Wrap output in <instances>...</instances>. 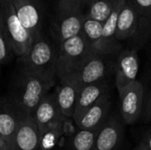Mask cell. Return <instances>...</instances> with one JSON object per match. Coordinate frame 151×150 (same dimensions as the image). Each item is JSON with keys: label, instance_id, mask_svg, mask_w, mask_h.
Listing matches in <instances>:
<instances>
[{"label": "cell", "instance_id": "6da1fadb", "mask_svg": "<svg viewBox=\"0 0 151 150\" xmlns=\"http://www.w3.org/2000/svg\"><path fill=\"white\" fill-rule=\"evenodd\" d=\"M55 85L56 81L41 78L19 66L8 96L24 115H33L40 102Z\"/></svg>", "mask_w": 151, "mask_h": 150}, {"label": "cell", "instance_id": "7a4b0ae2", "mask_svg": "<svg viewBox=\"0 0 151 150\" xmlns=\"http://www.w3.org/2000/svg\"><path fill=\"white\" fill-rule=\"evenodd\" d=\"M57 54L58 46L44 32L33 40L28 52L19 58V65L27 71L48 80H57Z\"/></svg>", "mask_w": 151, "mask_h": 150}, {"label": "cell", "instance_id": "3957f363", "mask_svg": "<svg viewBox=\"0 0 151 150\" xmlns=\"http://www.w3.org/2000/svg\"><path fill=\"white\" fill-rule=\"evenodd\" d=\"M82 7L81 0H58L50 25L51 35L57 45L81 33L85 18Z\"/></svg>", "mask_w": 151, "mask_h": 150}, {"label": "cell", "instance_id": "277c9868", "mask_svg": "<svg viewBox=\"0 0 151 150\" xmlns=\"http://www.w3.org/2000/svg\"><path fill=\"white\" fill-rule=\"evenodd\" d=\"M95 52L89 43L81 33L58 45L57 54V79L76 73L82 63L88 56Z\"/></svg>", "mask_w": 151, "mask_h": 150}, {"label": "cell", "instance_id": "5b68a950", "mask_svg": "<svg viewBox=\"0 0 151 150\" xmlns=\"http://www.w3.org/2000/svg\"><path fill=\"white\" fill-rule=\"evenodd\" d=\"M0 23L14 55L23 57L28 52L33 39L18 18L12 0H0Z\"/></svg>", "mask_w": 151, "mask_h": 150}, {"label": "cell", "instance_id": "8992f818", "mask_svg": "<svg viewBox=\"0 0 151 150\" xmlns=\"http://www.w3.org/2000/svg\"><path fill=\"white\" fill-rule=\"evenodd\" d=\"M18 18L33 40L43 33L44 11L40 0H12Z\"/></svg>", "mask_w": 151, "mask_h": 150}, {"label": "cell", "instance_id": "52a82bcc", "mask_svg": "<svg viewBox=\"0 0 151 150\" xmlns=\"http://www.w3.org/2000/svg\"><path fill=\"white\" fill-rule=\"evenodd\" d=\"M120 97V114L123 122L127 125L134 124L142 112L144 88L142 84L136 80L127 88L119 92Z\"/></svg>", "mask_w": 151, "mask_h": 150}, {"label": "cell", "instance_id": "ba28073f", "mask_svg": "<svg viewBox=\"0 0 151 150\" xmlns=\"http://www.w3.org/2000/svg\"><path fill=\"white\" fill-rule=\"evenodd\" d=\"M32 116L38 127L40 135L50 127L64 123V120L66 119L58 109L55 92H50L44 96Z\"/></svg>", "mask_w": 151, "mask_h": 150}, {"label": "cell", "instance_id": "9c48e42d", "mask_svg": "<svg viewBox=\"0 0 151 150\" xmlns=\"http://www.w3.org/2000/svg\"><path fill=\"white\" fill-rule=\"evenodd\" d=\"M81 86L75 74L59 80L55 92L56 101L61 114L65 118H73Z\"/></svg>", "mask_w": 151, "mask_h": 150}, {"label": "cell", "instance_id": "30bf717a", "mask_svg": "<svg viewBox=\"0 0 151 150\" xmlns=\"http://www.w3.org/2000/svg\"><path fill=\"white\" fill-rule=\"evenodd\" d=\"M24 115L15 103L8 96H0V135L9 146Z\"/></svg>", "mask_w": 151, "mask_h": 150}, {"label": "cell", "instance_id": "8fae6325", "mask_svg": "<svg viewBox=\"0 0 151 150\" xmlns=\"http://www.w3.org/2000/svg\"><path fill=\"white\" fill-rule=\"evenodd\" d=\"M139 57L135 50H124L119 57L115 66V83L120 92L137 80Z\"/></svg>", "mask_w": 151, "mask_h": 150}, {"label": "cell", "instance_id": "7c38bea8", "mask_svg": "<svg viewBox=\"0 0 151 150\" xmlns=\"http://www.w3.org/2000/svg\"><path fill=\"white\" fill-rule=\"evenodd\" d=\"M9 150H42L40 133L32 115H27L22 118Z\"/></svg>", "mask_w": 151, "mask_h": 150}, {"label": "cell", "instance_id": "4fadbf2b", "mask_svg": "<svg viewBox=\"0 0 151 150\" xmlns=\"http://www.w3.org/2000/svg\"><path fill=\"white\" fill-rule=\"evenodd\" d=\"M111 102L108 94L91 106L76 123L80 130L98 131L109 118Z\"/></svg>", "mask_w": 151, "mask_h": 150}, {"label": "cell", "instance_id": "5bb4252c", "mask_svg": "<svg viewBox=\"0 0 151 150\" xmlns=\"http://www.w3.org/2000/svg\"><path fill=\"white\" fill-rule=\"evenodd\" d=\"M104 55L96 52L91 53L74 73L81 88L104 80L106 73V64Z\"/></svg>", "mask_w": 151, "mask_h": 150}, {"label": "cell", "instance_id": "9a60e30c", "mask_svg": "<svg viewBox=\"0 0 151 150\" xmlns=\"http://www.w3.org/2000/svg\"><path fill=\"white\" fill-rule=\"evenodd\" d=\"M123 137V126L118 116H111L98 130L96 150H115Z\"/></svg>", "mask_w": 151, "mask_h": 150}, {"label": "cell", "instance_id": "2e32d148", "mask_svg": "<svg viewBox=\"0 0 151 150\" xmlns=\"http://www.w3.org/2000/svg\"><path fill=\"white\" fill-rule=\"evenodd\" d=\"M107 94V84L102 80L80 88L73 119L77 123L84 113L100 98Z\"/></svg>", "mask_w": 151, "mask_h": 150}, {"label": "cell", "instance_id": "e0dca14e", "mask_svg": "<svg viewBox=\"0 0 151 150\" xmlns=\"http://www.w3.org/2000/svg\"><path fill=\"white\" fill-rule=\"evenodd\" d=\"M123 4H124V0H119L115 7L113 8L111 15L104 23L103 35L98 49V54L104 56L112 54L118 51L121 47L116 39V30H117V22H118L119 14L123 6Z\"/></svg>", "mask_w": 151, "mask_h": 150}, {"label": "cell", "instance_id": "ac0fdd59", "mask_svg": "<svg viewBox=\"0 0 151 150\" xmlns=\"http://www.w3.org/2000/svg\"><path fill=\"white\" fill-rule=\"evenodd\" d=\"M139 17L140 14L134 4L130 0H124L117 22L116 39L118 42L125 41L134 35L138 25Z\"/></svg>", "mask_w": 151, "mask_h": 150}, {"label": "cell", "instance_id": "d6986e66", "mask_svg": "<svg viewBox=\"0 0 151 150\" xmlns=\"http://www.w3.org/2000/svg\"><path fill=\"white\" fill-rule=\"evenodd\" d=\"M98 131L80 130L67 142V150H96V141Z\"/></svg>", "mask_w": 151, "mask_h": 150}, {"label": "cell", "instance_id": "ffe728a7", "mask_svg": "<svg viewBox=\"0 0 151 150\" xmlns=\"http://www.w3.org/2000/svg\"><path fill=\"white\" fill-rule=\"evenodd\" d=\"M103 26L104 23L87 18L86 16L82 24L81 34L86 38L92 50L96 53H98V49L102 40Z\"/></svg>", "mask_w": 151, "mask_h": 150}, {"label": "cell", "instance_id": "44dd1931", "mask_svg": "<svg viewBox=\"0 0 151 150\" xmlns=\"http://www.w3.org/2000/svg\"><path fill=\"white\" fill-rule=\"evenodd\" d=\"M119 0H95L85 13L87 18L104 23Z\"/></svg>", "mask_w": 151, "mask_h": 150}, {"label": "cell", "instance_id": "7402d4cb", "mask_svg": "<svg viewBox=\"0 0 151 150\" xmlns=\"http://www.w3.org/2000/svg\"><path fill=\"white\" fill-rule=\"evenodd\" d=\"M64 133V123L58 124L40 135L42 150H53Z\"/></svg>", "mask_w": 151, "mask_h": 150}, {"label": "cell", "instance_id": "603a6c76", "mask_svg": "<svg viewBox=\"0 0 151 150\" xmlns=\"http://www.w3.org/2000/svg\"><path fill=\"white\" fill-rule=\"evenodd\" d=\"M13 55L14 52L5 37V34L0 23V65L9 62Z\"/></svg>", "mask_w": 151, "mask_h": 150}, {"label": "cell", "instance_id": "cb8c5ba5", "mask_svg": "<svg viewBox=\"0 0 151 150\" xmlns=\"http://www.w3.org/2000/svg\"><path fill=\"white\" fill-rule=\"evenodd\" d=\"M141 16L151 17V0H130Z\"/></svg>", "mask_w": 151, "mask_h": 150}, {"label": "cell", "instance_id": "d4e9b609", "mask_svg": "<svg viewBox=\"0 0 151 150\" xmlns=\"http://www.w3.org/2000/svg\"><path fill=\"white\" fill-rule=\"evenodd\" d=\"M134 150H151V130L143 136Z\"/></svg>", "mask_w": 151, "mask_h": 150}, {"label": "cell", "instance_id": "484cf974", "mask_svg": "<svg viewBox=\"0 0 151 150\" xmlns=\"http://www.w3.org/2000/svg\"><path fill=\"white\" fill-rule=\"evenodd\" d=\"M146 119L148 121L151 120V94L149 100H148L147 106H146Z\"/></svg>", "mask_w": 151, "mask_h": 150}, {"label": "cell", "instance_id": "4316f807", "mask_svg": "<svg viewBox=\"0 0 151 150\" xmlns=\"http://www.w3.org/2000/svg\"><path fill=\"white\" fill-rule=\"evenodd\" d=\"M0 150H8V145L1 135H0Z\"/></svg>", "mask_w": 151, "mask_h": 150}, {"label": "cell", "instance_id": "83f0119b", "mask_svg": "<svg viewBox=\"0 0 151 150\" xmlns=\"http://www.w3.org/2000/svg\"><path fill=\"white\" fill-rule=\"evenodd\" d=\"M95 0H81V2H82V4H83V6L84 5H86V6H89L93 2H94Z\"/></svg>", "mask_w": 151, "mask_h": 150}]
</instances>
